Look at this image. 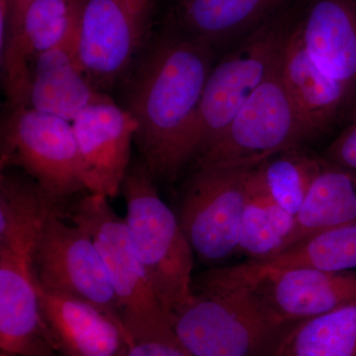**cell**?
<instances>
[{"label":"cell","mask_w":356,"mask_h":356,"mask_svg":"<svg viewBox=\"0 0 356 356\" xmlns=\"http://www.w3.org/2000/svg\"><path fill=\"white\" fill-rule=\"evenodd\" d=\"M215 49L168 16L121 83L124 108L137 121L135 143L156 182H173L188 165L186 143Z\"/></svg>","instance_id":"1"},{"label":"cell","mask_w":356,"mask_h":356,"mask_svg":"<svg viewBox=\"0 0 356 356\" xmlns=\"http://www.w3.org/2000/svg\"><path fill=\"white\" fill-rule=\"evenodd\" d=\"M175 336L192 356H274L289 327L275 324L245 287L201 274L193 295L172 317Z\"/></svg>","instance_id":"2"},{"label":"cell","mask_w":356,"mask_h":356,"mask_svg":"<svg viewBox=\"0 0 356 356\" xmlns=\"http://www.w3.org/2000/svg\"><path fill=\"white\" fill-rule=\"evenodd\" d=\"M121 191L134 248L159 301L172 318L193 295L195 254L177 215L159 196L156 178L144 159L131 163Z\"/></svg>","instance_id":"3"},{"label":"cell","mask_w":356,"mask_h":356,"mask_svg":"<svg viewBox=\"0 0 356 356\" xmlns=\"http://www.w3.org/2000/svg\"><path fill=\"white\" fill-rule=\"evenodd\" d=\"M292 4L243 37L211 70L186 143L188 165L222 135L277 64L294 19Z\"/></svg>","instance_id":"4"},{"label":"cell","mask_w":356,"mask_h":356,"mask_svg":"<svg viewBox=\"0 0 356 356\" xmlns=\"http://www.w3.org/2000/svg\"><path fill=\"white\" fill-rule=\"evenodd\" d=\"M70 216L88 232L99 252L130 341L172 329V318L159 301L134 248L125 218L115 212L108 198L86 194L74 204Z\"/></svg>","instance_id":"5"},{"label":"cell","mask_w":356,"mask_h":356,"mask_svg":"<svg viewBox=\"0 0 356 356\" xmlns=\"http://www.w3.org/2000/svg\"><path fill=\"white\" fill-rule=\"evenodd\" d=\"M308 138L283 83L280 57L226 130L191 165L193 170H252L276 154L299 147Z\"/></svg>","instance_id":"6"},{"label":"cell","mask_w":356,"mask_h":356,"mask_svg":"<svg viewBox=\"0 0 356 356\" xmlns=\"http://www.w3.org/2000/svg\"><path fill=\"white\" fill-rule=\"evenodd\" d=\"M1 170L20 168L65 213L72 196L86 191L72 123L30 107L7 108L1 123Z\"/></svg>","instance_id":"7"},{"label":"cell","mask_w":356,"mask_h":356,"mask_svg":"<svg viewBox=\"0 0 356 356\" xmlns=\"http://www.w3.org/2000/svg\"><path fill=\"white\" fill-rule=\"evenodd\" d=\"M156 9V0H86L74 55L98 90L123 83L153 36Z\"/></svg>","instance_id":"8"},{"label":"cell","mask_w":356,"mask_h":356,"mask_svg":"<svg viewBox=\"0 0 356 356\" xmlns=\"http://www.w3.org/2000/svg\"><path fill=\"white\" fill-rule=\"evenodd\" d=\"M252 170L194 168L187 180L177 215L203 264L216 267L238 255Z\"/></svg>","instance_id":"9"},{"label":"cell","mask_w":356,"mask_h":356,"mask_svg":"<svg viewBox=\"0 0 356 356\" xmlns=\"http://www.w3.org/2000/svg\"><path fill=\"white\" fill-rule=\"evenodd\" d=\"M58 210L47 217L31 254L35 282L93 304L124 325L120 305L99 252L88 232L63 221Z\"/></svg>","instance_id":"10"},{"label":"cell","mask_w":356,"mask_h":356,"mask_svg":"<svg viewBox=\"0 0 356 356\" xmlns=\"http://www.w3.org/2000/svg\"><path fill=\"white\" fill-rule=\"evenodd\" d=\"M202 275L245 287L275 324L287 329L356 300V270L332 273L294 268L241 278L217 266Z\"/></svg>","instance_id":"11"},{"label":"cell","mask_w":356,"mask_h":356,"mask_svg":"<svg viewBox=\"0 0 356 356\" xmlns=\"http://www.w3.org/2000/svg\"><path fill=\"white\" fill-rule=\"evenodd\" d=\"M72 125L84 189L106 198L116 197L130 168L137 121L111 99L83 110Z\"/></svg>","instance_id":"12"},{"label":"cell","mask_w":356,"mask_h":356,"mask_svg":"<svg viewBox=\"0 0 356 356\" xmlns=\"http://www.w3.org/2000/svg\"><path fill=\"white\" fill-rule=\"evenodd\" d=\"M86 0H34L17 36L0 53L7 108L28 106L31 65L39 54L63 46L76 48Z\"/></svg>","instance_id":"13"},{"label":"cell","mask_w":356,"mask_h":356,"mask_svg":"<svg viewBox=\"0 0 356 356\" xmlns=\"http://www.w3.org/2000/svg\"><path fill=\"white\" fill-rule=\"evenodd\" d=\"M0 348L9 356H55L31 259L0 248Z\"/></svg>","instance_id":"14"},{"label":"cell","mask_w":356,"mask_h":356,"mask_svg":"<svg viewBox=\"0 0 356 356\" xmlns=\"http://www.w3.org/2000/svg\"><path fill=\"white\" fill-rule=\"evenodd\" d=\"M36 287L44 321L62 356H127L130 337L125 325L93 304L37 283Z\"/></svg>","instance_id":"15"},{"label":"cell","mask_w":356,"mask_h":356,"mask_svg":"<svg viewBox=\"0 0 356 356\" xmlns=\"http://www.w3.org/2000/svg\"><path fill=\"white\" fill-rule=\"evenodd\" d=\"M294 26L314 63L327 76L353 88L356 83V0H307L296 9Z\"/></svg>","instance_id":"16"},{"label":"cell","mask_w":356,"mask_h":356,"mask_svg":"<svg viewBox=\"0 0 356 356\" xmlns=\"http://www.w3.org/2000/svg\"><path fill=\"white\" fill-rule=\"evenodd\" d=\"M294 20L295 16L283 47L281 76L310 138L331 124L351 88L327 76L314 63L295 29Z\"/></svg>","instance_id":"17"},{"label":"cell","mask_w":356,"mask_h":356,"mask_svg":"<svg viewBox=\"0 0 356 356\" xmlns=\"http://www.w3.org/2000/svg\"><path fill=\"white\" fill-rule=\"evenodd\" d=\"M111 99L88 81L74 47L51 49L33 60L27 107L72 123L91 105Z\"/></svg>","instance_id":"18"},{"label":"cell","mask_w":356,"mask_h":356,"mask_svg":"<svg viewBox=\"0 0 356 356\" xmlns=\"http://www.w3.org/2000/svg\"><path fill=\"white\" fill-rule=\"evenodd\" d=\"M292 0H177L170 18L213 48L247 36L292 6Z\"/></svg>","instance_id":"19"},{"label":"cell","mask_w":356,"mask_h":356,"mask_svg":"<svg viewBox=\"0 0 356 356\" xmlns=\"http://www.w3.org/2000/svg\"><path fill=\"white\" fill-rule=\"evenodd\" d=\"M353 222H356V170L323 159L295 216L294 229L284 250L322 232Z\"/></svg>","instance_id":"20"},{"label":"cell","mask_w":356,"mask_h":356,"mask_svg":"<svg viewBox=\"0 0 356 356\" xmlns=\"http://www.w3.org/2000/svg\"><path fill=\"white\" fill-rule=\"evenodd\" d=\"M221 268L229 275L241 278L294 268L332 273L356 270V222L310 236L269 259Z\"/></svg>","instance_id":"21"},{"label":"cell","mask_w":356,"mask_h":356,"mask_svg":"<svg viewBox=\"0 0 356 356\" xmlns=\"http://www.w3.org/2000/svg\"><path fill=\"white\" fill-rule=\"evenodd\" d=\"M51 210L60 213L29 175L2 172L0 248L31 259L33 250Z\"/></svg>","instance_id":"22"},{"label":"cell","mask_w":356,"mask_h":356,"mask_svg":"<svg viewBox=\"0 0 356 356\" xmlns=\"http://www.w3.org/2000/svg\"><path fill=\"white\" fill-rule=\"evenodd\" d=\"M295 226V216L274 202L264 191L255 168L250 170L248 194L238 255L248 261H262L284 250Z\"/></svg>","instance_id":"23"},{"label":"cell","mask_w":356,"mask_h":356,"mask_svg":"<svg viewBox=\"0 0 356 356\" xmlns=\"http://www.w3.org/2000/svg\"><path fill=\"white\" fill-rule=\"evenodd\" d=\"M274 356H356V300L291 325Z\"/></svg>","instance_id":"24"},{"label":"cell","mask_w":356,"mask_h":356,"mask_svg":"<svg viewBox=\"0 0 356 356\" xmlns=\"http://www.w3.org/2000/svg\"><path fill=\"white\" fill-rule=\"evenodd\" d=\"M322 163L296 147L267 159L255 170L274 202L296 216Z\"/></svg>","instance_id":"25"},{"label":"cell","mask_w":356,"mask_h":356,"mask_svg":"<svg viewBox=\"0 0 356 356\" xmlns=\"http://www.w3.org/2000/svg\"><path fill=\"white\" fill-rule=\"evenodd\" d=\"M127 356H192L173 329L131 339Z\"/></svg>","instance_id":"26"},{"label":"cell","mask_w":356,"mask_h":356,"mask_svg":"<svg viewBox=\"0 0 356 356\" xmlns=\"http://www.w3.org/2000/svg\"><path fill=\"white\" fill-rule=\"evenodd\" d=\"M325 161L356 170V121L325 152Z\"/></svg>","instance_id":"27"},{"label":"cell","mask_w":356,"mask_h":356,"mask_svg":"<svg viewBox=\"0 0 356 356\" xmlns=\"http://www.w3.org/2000/svg\"><path fill=\"white\" fill-rule=\"evenodd\" d=\"M33 1H34V0H9L10 6H9L8 30H7L6 46L8 42H10L11 40H13L17 36L18 33H19L21 23H22L25 11L27 10L28 6H29ZM6 46H4V48H6ZM1 51H0V53H1Z\"/></svg>","instance_id":"28"},{"label":"cell","mask_w":356,"mask_h":356,"mask_svg":"<svg viewBox=\"0 0 356 356\" xmlns=\"http://www.w3.org/2000/svg\"><path fill=\"white\" fill-rule=\"evenodd\" d=\"M9 0H0V51L3 50L7 38L9 21Z\"/></svg>","instance_id":"29"},{"label":"cell","mask_w":356,"mask_h":356,"mask_svg":"<svg viewBox=\"0 0 356 356\" xmlns=\"http://www.w3.org/2000/svg\"><path fill=\"white\" fill-rule=\"evenodd\" d=\"M0 356H9V355H6V353H1V355H0Z\"/></svg>","instance_id":"30"},{"label":"cell","mask_w":356,"mask_h":356,"mask_svg":"<svg viewBox=\"0 0 356 356\" xmlns=\"http://www.w3.org/2000/svg\"><path fill=\"white\" fill-rule=\"evenodd\" d=\"M55 356H57V355H55Z\"/></svg>","instance_id":"31"}]
</instances>
